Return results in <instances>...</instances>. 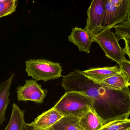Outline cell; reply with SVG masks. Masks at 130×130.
I'll return each instance as SVG.
<instances>
[{
    "label": "cell",
    "instance_id": "6da1fadb",
    "mask_svg": "<svg viewBox=\"0 0 130 130\" xmlns=\"http://www.w3.org/2000/svg\"><path fill=\"white\" fill-rule=\"evenodd\" d=\"M61 86L65 93L77 92L92 100L91 109L102 119L103 124L126 119L130 116V91L113 89L87 77L80 70L63 76Z\"/></svg>",
    "mask_w": 130,
    "mask_h": 130
},
{
    "label": "cell",
    "instance_id": "7a4b0ae2",
    "mask_svg": "<svg viewBox=\"0 0 130 130\" xmlns=\"http://www.w3.org/2000/svg\"><path fill=\"white\" fill-rule=\"evenodd\" d=\"M92 100L86 94L77 92L65 93L54 106L63 116L82 118L91 109Z\"/></svg>",
    "mask_w": 130,
    "mask_h": 130
},
{
    "label": "cell",
    "instance_id": "3957f363",
    "mask_svg": "<svg viewBox=\"0 0 130 130\" xmlns=\"http://www.w3.org/2000/svg\"><path fill=\"white\" fill-rule=\"evenodd\" d=\"M25 63L28 76L36 81L46 82L62 76V67L59 63L41 59H30Z\"/></svg>",
    "mask_w": 130,
    "mask_h": 130
},
{
    "label": "cell",
    "instance_id": "277c9868",
    "mask_svg": "<svg viewBox=\"0 0 130 130\" xmlns=\"http://www.w3.org/2000/svg\"><path fill=\"white\" fill-rule=\"evenodd\" d=\"M130 20V0H106L103 29Z\"/></svg>",
    "mask_w": 130,
    "mask_h": 130
},
{
    "label": "cell",
    "instance_id": "5b68a950",
    "mask_svg": "<svg viewBox=\"0 0 130 130\" xmlns=\"http://www.w3.org/2000/svg\"><path fill=\"white\" fill-rule=\"evenodd\" d=\"M111 28H106L94 36L92 42L98 43L107 57L115 61L119 66L125 59L123 48L119 45V40Z\"/></svg>",
    "mask_w": 130,
    "mask_h": 130
},
{
    "label": "cell",
    "instance_id": "8992f818",
    "mask_svg": "<svg viewBox=\"0 0 130 130\" xmlns=\"http://www.w3.org/2000/svg\"><path fill=\"white\" fill-rule=\"evenodd\" d=\"M106 0H93L87 10L86 25L84 29L90 35L92 41L95 35L102 30Z\"/></svg>",
    "mask_w": 130,
    "mask_h": 130
},
{
    "label": "cell",
    "instance_id": "52a82bcc",
    "mask_svg": "<svg viewBox=\"0 0 130 130\" xmlns=\"http://www.w3.org/2000/svg\"><path fill=\"white\" fill-rule=\"evenodd\" d=\"M47 90L43 89L41 85L33 79L26 80L23 86H19L17 92L19 101H31L41 104L47 93Z\"/></svg>",
    "mask_w": 130,
    "mask_h": 130
},
{
    "label": "cell",
    "instance_id": "ba28073f",
    "mask_svg": "<svg viewBox=\"0 0 130 130\" xmlns=\"http://www.w3.org/2000/svg\"><path fill=\"white\" fill-rule=\"evenodd\" d=\"M68 41L77 46L79 51L87 54L90 52L92 41L89 32L84 29L77 27L72 28Z\"/></svg>",
    "mask_w": 130,
    "mask_h": 130
},
{
    "label": "cell",
    "instance_id": "9c48e42d",
    "mask_svg": "<svg viewBox=\"0 0 130 130\" xmlns=\"http://www.w3.org/2000/svg\"><path fill=\"white\" fill-rule=\"evenodd\" d=\"M63 117L54 107L37 117L31 124L38 128L47 129Z\"/></svg>",
    "mask_w": 130,
    "mask_h": 130
},
{
    "label": "cell",
    "instance_id": "30bf717a",
    "mask_svg": "<svg viewBox=\"0 0 130 130\" xmlns=\"http://www.w3.org/2000/svg\"><path fill=\"white\" fill-rule=\"evenodd\" d=\"M121 71L117 66L91 68L82 71V73L95 82L102 83L107 78Z\"/></svg>",
    "mask_w": 130,
    "mask_h": 130
},
{
    "label": "cell",
    "instance_id": "8fae6325",
    "mask_svg": "<svg viewBox=\"0 0 130 130\" xmlns=\"http://www.w3.org/2000/svg\"><path fill=\"white\" fill-rule=\"evenodd\" d=\"M15 74L11 75L7 80L3 82L0 86V124L6 121L5 115L9 105L10 89Z\"/></svg>",
    "mask_w": 130,
    "mask_h": 130
},
{
    "label": "cell",
    "instance_id": "7c38bea8",
    "mask_svg": "<svg viewBox=\"0 0 130 130\" xmlns=\"http://www.w3.org/2000/svg\"><path fill=\"white\" fill-rule=\"evenodd\" d=\"M25 111L15 103L12 105V111L9 121L4 130H23L25 124Z\"/></svg>",
    "mask_w": 130,
    "mask_h": 130
},
{
    "label": "cell",
    "instance_id": "4fadbf2b",
    "mask_svg": "<svg viewBox=\"0 0 130 130\" xmlns=\"http://www.w3.org/2000/svg\"><path fill=\"white\" fill-rule=\"evenodd\" d=\"M79 121V118L77 117L63 116L50 128L41 129L43 130H84L80 125Z\"/></svg>",
    "mask_w": 130,
    "mask_h": 130
},
{
    "label": "cell",
    "instance_id": "5bb4252c",
    "mask_svg": "<svg viewBox=\"0 0 130 130\" xmlns=\"http://www.w3.org/2000/svg\"><path fill=\"white\" fill-rule=\"evenodd\" d=\"M79 123L84 130H99L104 125L102 119L91 109L80 118Z\"/></svg>",
    "mask_w": 130,
    "mask_h": 130
},
{
    "label": "cell",
    "instance_id": "9a60e30c",
    "mask_svg": "<svg viewBox=\"0 0 130 130\" xmlns=\"http://www.w3.org/2000/svg\"><path fill=\"white\" fill-rule=\"evenodd\" d=\"M102 83L116 89H123L128 87L126 74L121 70L119 73L107 78Z\"/></svg>",
    "mask_w": 130,
    "mask_h": 130
},
{
    "label": "cell",
    "instance_id": "2e32d148",
    "mask_svg": "<svg viewBox=\"0 0 130 130\" xmlns=\"http://www.w3.org/2000/svg\"><path fill=\"white\" fill-rule=\"evenodd\" d=\"M18 3L17 0H1L0 17L11 15L15 12Z\"/></svg>",
    "mask_w": 130,
    "mask_h": 130
},
{
    "label": "cell",
    "instance_id": "e0dca14e",
    "mask_svg": "<svg viewBox=\"0 0 130 130\" xmlns=\"http://www.w3.org/2000/svg\"><path fill=\"white\" fill-rule=\"evenodd\" d=\"M99 130H130V119L111 122L104 125Z\"/></svg>",
    "mask_w": 130,
    "mask_h": 130
},
{
    "label": "cell",
    "instance_id": "ac0fdd59",
    "mask_svg": "<svg viewBox=\"0 0 130 130\" xmlns=\"http://www.w3.org/2000/svg\"><path fill=\"white\" fill-rule=\"evenodd\" d=\"M119 35L121 39L125 38L130 40V20L124 23L122 25Z\"/></svg>",
    "mask_w": 130,
    "mask_h": 130
},
{
    "label": "cell",
    "instance_id": "d6986e66",
    "mask_svg": "<svg viewBox=\"0 0 130 130\" xmlns=\"http://www.w3.org/2000/svg\"><path fill=\"white\" fill-rule=\"evenodd\" d=\"M119 67L121 70L124 71L126 74L127 78L128 86H130V61L125 58L122 61Z\"/></svg>",
    "mask_w": 130,
    "mask_h": 130
},
{
    "label": "cell",
    "instance_id": "ffe728a7",
    "mask_svg": "<svg viewBox=\"0 0 130 130\" xmlns=\"http://www.w3.org/2000/svg\"><path fill=\"white\" fill-rule=\"evenodd\" d=\"M123 40L125 42V47L123 48V51L125 54L128 56L130 60V40L125 38H123Z\"/></svg>",
    "mask_w": 130,
    "mask_h": 130
},
{
    "label": "cell",
    "instance_id": "44dd1931",
    "mask_svg": "<svg viewBox=\"0 0 130 130\" xmlns=\"http://www.w3.org/2000/svg\"><path fill=\"white\" fill-rule=\"evenodd\" d=\"M23 130H43L41 128L36 127L30 123H26Z\"/></svg>",
    "mask_w": 130,
    "mask_h": 130
}]
</instances>
